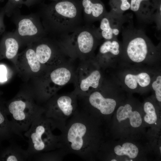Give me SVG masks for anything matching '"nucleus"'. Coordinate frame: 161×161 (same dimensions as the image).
Returning a JSON list of instances; mask_svg holds the SVG:
<instances>
[{"label":"nucleus","instance_id":"nucleus-23","mask_svg":"<svg viewBox=\"0 0 161 161\" xmlns=\"http://www.w3.org/2000/svg\"><path fill=\"white\" fill-rule=\"evenodd\" d=\"M155 106L153 102L148 100L145 101L143 105V109L145 113L144 117L145 122L153 124L156 123L157 120Z\"/></svg>","mask_w":161,"mask_h":161},{"label":"nucleus","instance_id":"nucleus-22","mask_svg":"<svg viewBox=\"0 0 161 161\" xmlns=\"http://www.w3.org/2000/svg\"><path fill=\"white\" fill-rule=\"evenodd\" d=\"M115 154L119 156L126 155L130 159H134L138 155L139 150L137 147L134 144L126 142L122 146L118 145L114 148Z\"/></svg>","mask_w":161,"mask_h":161},{"label":"nucleus","instance_id":"nucleus-13","mask_svg":"<svg viewBox=\"0 0 161 161\" xmlns=\"http://www.w3.org/2000/svg\"><path fill=\"white\" fill-rule=\"evenodd\" d=\"M122 44L117 38L106 40L100 46L97 58L113 69L121 63Z\"/></svg>","mask_w":161,"mask_h":161},{"label":"nucleus","instance_id":"nucleus-30","mask_svg":"<svg viewBox=\"0 0 161 161\" xmlns=\"http://www.w3.org/2000/svg\"><path fill=\"white\" fill-rule=\"evenodd\" d=\"M111 161H117V160L114 159H112L111 160Z\"/></svg>","mask_w":161,"mask_h":161},{"label":"nucleus","instance_id":"nucleus-18","mask_svg":"<svg viewBox=\"0 0 161 161\" xmlns=\"http://www.w3.org/2000/svg\"><path fill=\"white\" fill-rule=\"evenodd\" d=\"M17 57L27 63L32 72L37 73L40 70L41 63L32 44L28 45L27 47L24 51L18 54Z\"/></svg>","mask_w":161,"mask_h":161},{"label":"nucleus","instance_id":"nucleus-7","mask_svg":"<svg viewBox=\"0 0 161 161\" xmlns=\"http://www.w3.org/2000/svg\"><path fill=\"white\" fill-rule=\"evenodd\" d=\"M11 17L16 26L13 33L19 45H28L47 35L37 13L22 15L17 8Z\"/></svg>","mask_w":161,"mask_h":161},{"label":"nucleus","instance_id":"nucleus-16","mask_svg":"<svg viewBox=\"0 0 161 161\" xmlns=\"http://www.w3.org/2000/svg\"><path fill=\"white\" fill-rule=\"evenodd\" d=\"M133 104L131 101H128L120 105L116 111V118L120 123L129 119L131 126L136 128L141 125L142 120L139 112L133 111Z\"/></svg>","mask_w":161,"mask_h":161},{"label":"nucleus","instance_id":"nucleus-11","mask_svg":"<svg viewBox=\"0 0 161 161\" xmlns=\"http://www.w3.org/2000/svg\"><path fill=\"white\" fill-rule=\"evenodd\" d=\"M131 16L111 11L107 12L100 20V26L97 28L102 39L106 40L117 38L123 25Z\"/></svg>","mask_w":161,"mask_h":161},{"label":"nucleus","instance_id":"nucleus-19","mask_svg":"<svg viewBox=\"0 0 161 161\" xmlns=\"http://www.w3.org/2000/svg\"><path fill=\"white\" fill-rule=\"evenodd\" d=\"M44 0H8L3 7L5 15L8 17L11 16L14 10L17 8L20 9L22 5L28 7L44 3Z\"/></svg>","mask_w":161,"mask_h":161},{"label":"nucleus","instance_id":"nucleus-14","mask_svg":"<svg viewBox=\"0 0 161 161\" xmlns=\"http://www.w3.org/2000/svg\"><path fill=\"white\" fill-rule=\"evenodd\" d=\"M84 24L100 21L107 12L101 0H80Z\"/></svg>","mask_w":161,"mask_h":161},{"label":"nucleus","instance_id":"nucleus-1","mask_svg":"<svg viewBox=\"0 0 161 161\" xmlns=\"http://www.w3.org/2000/svg\"><path fill=\"white\" fill-rule=\"evenodd\" d=\"M99 137L96 118L83 111L76 110L64 130L62 149L66 154L92 160L98 149Z\"/></svg>","mask_w":161,"mask_h":161},{"label":"nucleus","instance_id":"nucleus-32","mask_svg":"<svg viewBox=\"0 0 161 161\" xmlns=\"http://www.w3.org/2000/svg\"><path fill=\"white\" fill-rule=\"evenodd\" d=\"M2 0H0V2L2 1Z\"/></svg>","mask_w":161,"mask_h":161},{"label":"nucleus","instance_id":"nucleus-27","mask_svg":"<svg viewBox=\"0 0 161 161\" xmlns=\"http://www.w3.org/2000/svg\"><path fill=\"white\" fill-rule=\"evenodd\" d=\"M5 15L3 7L0 9V36L5 32V26L4 22V18Z\"/></svg>","mask_w":161,"mask_h":161},{"label":"nucleus","instance_id":"nucleus-31","mask_svg":"<svg viewBox=\"0 0 161 161\" xmlns=\"http://www.w3.org/2000/svg\"><path fill=\"white\" fill-rule=\"evenodd\" d=\"M159 148H160V152H161V146H160V147Z\"/></svg>","mask_w":161,"mask_h":161},{"label":"nucleus","instance_id":"nucleus-5","mask_svg":"<svg viewBox=\"0 0 161 161\" xmlns=\"http://www.w3.org/2000/svg\"><path fill=\"white\" fill-rule=\"evenodd\" d=\"M160 68L122 63L113 69L112 76L126 92L143 93L151 90L154 77Z\"/></svg>","mask_w":161,"mask_h":161},{"label":"nucleus","instance_id":"nucleus-6","mask_svg":"<svg viewBox=\"0 0 161 161\" xmlns=\"http://www.w3.org/2000/svg\"><path fill=\"white\" fill-rule=\"evenodd\" d=\"M7 110L16 135L22 138V132L27 131L34 121L42 114L44 108L34 101L30 95L21 94L16 96L8 104Z\"/></svg>","mask_w":161,"mask_h":161},{"label":"nucleus","instance_id":"nucleus-2","mask_svg":"<svg viewBox=\"0 0 161 161\" xmlns=\"http://www.w3.org/2000/svg\"><path fill=\"white\" fill-rule=\"evenodd\" d=\"M37 13L47 36L58 40L84 24L80 0L43 3Z\"/></svg>","mask_w":161,"mask_h":161},{"label":"nucleus","instance_id":"nucleus-21","mask_svg":"<svg viewBox=\"0 0 161 161\" xmlns=\"http://www.w3.org/2000/svg\"><path fill=\"white\" fill-rule=\"evenodd\" d=\"M52 81L56 85L63 86L70 80L71 73L67 68L61 67L53 71L50 75Z\"/></svg>","mask_w":161,"mask_h":161},{"label":"nucleus","instance_id":"nucleus-8","mask_svg":"<svg viewBox=\"0 0 161 161\" xmlns=\"http://www.w3.org/2000/svg\"><path fill=\"white\" fill-rule=\"evenodd\" d=\"M103 39L97 28L92 24H84L64 39L67 44H74L80 53L87 55L91 53Z\"/></svg>","mask_w":161,"mask_h":161},{"label":"nucleus","instance_id":"nucleus-3","mask_svg":"<svg viewBox=\"0 0 161 161\" xmlns=\"http://www.w3.org/2000/svg\"><path fill=\"white\" fill-rule=\"evenodd\" d=\"M121 32L123 38L121 63L161 66L160 43L155 45L143 30L135 27L131 16L123 25Z\"/></svg>","mask_w":161,"mask_h":161},{"label":"nucleus","instance_id":"nucleus-26","mask_svg":"<svg viewBox=\"0 0 161 161\" xmlns=\"http://www.w3.org/2000/svg\"><path fill=\"white\" fill-rule=\"evenodd\" d=\"M109 4L111 11L123 14L130 8V2L129 0H109Z\"/></svg>","mask_w":161,"mask_h":161},{"label":"nucleus","instance_id":"nucleus-29","mask_svg":"<svg viewBox=\"0 0 161 161\" xmlns=\"http://www.w3.org/2000/svg\"><path fill=\"white\" fill-rule=\"evenodd\" d=\"M52 1L53 2L57 1H60L65 0H50Z\"/></svg>","mask_w":161,"mask_h":161},{"label":"nucleus","instance_id":"nucleus-12","mask_svg":"<svg viewBox=\"0 0 161 161\" xmlns=\"http://www.w3.org/2000/svg\"><path fill=\"white\" fill-rule=\"evenodd\" d=\"M130 9L145 23L156 21L161 16V0H130Z\"/></svg>","mask_w":161,"mask_h":161},{"label":"nucleus","instance_id":"nucleus-9","mask_svg":"<svg viewBox=\"0 0 161 161\" xmlns=\"http://www.w3.org/2000/svg\"><path fill=\"white\" fill-rule=\"evenodd\" d=\"M72 102V98L68 96L58 97L44 108L43 114L64 131L67 121L76 110Z\"/></svg>","mask_w":161,"mask_h":161},{"label":"nucleus","instance_id":"nucleus-24","mask_svg":"<svg viewBox=\"0 0 161 161\" xmlns=\"http://www.w3.org/2000/svg\"><path fill=\"white\" fill-rule=\"evenodd\" d=\"M66 155L61 149L39 154L33 157H35V160H37L60 161Z\"/></svg>","mask_w":161,"mask_h":161},{"label":"nucleus","instance_id":"nucleus-15","mask_svg":"<svg viewBox=\"0 0 161 161\" xmlns=\"http://www.w3.org/2000/svg\"><path fill=\"white\" fill-rule=\"evenodd\" d=\"M19 45L13 32H5L0 42V57L9 59L17 58Z\"/></svg>","mask_w":161,"mask_h":161},{"label":"nucleus","instance_id":"nucleus-10","mask_svg":"<svg viewBox=\"0 0 161 161\" xmlns=\"http://www.w3.org/2000/svg\"><path fill=\"white\" fill-rule=\"evenodd\" d=\"M125 91L122 88L109 96H105L101 92L95 91L91 94L88 102L91 108L83 111L92 115L96 111L101 115H107L114 112L118 104L119 95Z\"/></svg>","mask_w":161,"mask_h":161},{"label":"nucleus","instance_id":"nucleus-20","mask_svg":"<svg viewBox=\"0 0 161 161\" xmlns=\"http://www.w3.org/2000/svg\"><path fill=\"white\" fill-rule=\"evenodd\" d=\"M101 77L100 70H94L88 76L81 80L80 85L81 89L85 92L88 91L90 87L97 89L100 84Z\"/></svg>","mask_w":161,"mask_h":161},{"label":"nucleus","instance_id":"nucleus-25","mask_svg":"<svg viewBox=\"0 0 161 161\" xmlns=\"http://www.w3.org/2000/svg\"><path fill=\"white\" fill-rule=\"evenodd\" d=\"M151 90L154 92V97L157 102H161V69H159L156 73L152 81Z\"/></svg>","mask_w":161,"mask_h":161},{"label":"nucleus","instance_id":"nucleus-17","mask_svg":"<svg viewBox=\"0 0 161 161\" xmlns=\"http://www.w3.org/2000/svg\"><path fill=\"white\" fill-rule=\"evenodd\" d=\"M29 159L26 150L20 145L13 143L2 152L0 160L6 161H22Z\"/></svg>","mask_w":161,"mask_h":161},{"label":"nucleus","instance_id":"nucleus-4","mask_svg":"<svg viewBox=\"0 0 161 161\" xmlns=\"http://www.w3.org/2000/svg\"><path fill=\"white\" fill-rule=\"evenodd\" d=\"M63 131L43 114L37 118L24 134L28 139L29 159L39 154L62 149Z\"/></svg>","mask_w":161,"mask_h":161},{"label":"nucleus","instance_id":"nucleus-28","mask_svg":"<svg viewBox=\"0 0 161 161\" xmlns=\"http://www.w3.org/2000/svg\"><path fill=\"white\" fill-rule=\"evenodd\" d=\"M7 69L3 65H0V83H4L7 80Z\"/></svg>","mask_w":161,"mask_h":161}]
</instances>
